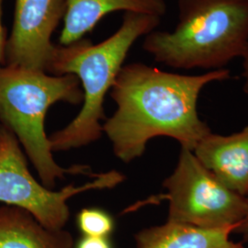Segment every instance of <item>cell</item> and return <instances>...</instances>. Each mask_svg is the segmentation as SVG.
Instances as JSON below:
<instances>
[{"instance_id": "cell-2", "label": "cell", "mask_w": 248, "mask_h": 248, "mask_svg": "<svg viewBox=\"0 0 248 248\" xmlns=\"http://www.w3.org/2000/svg\"><path fill=\"white\" fill-rule=\"evenodd\" d=\"M160 17L126 13L122 26L98 45L81 40L57 47L49 68L55 76L74 75L83 90V106L78 116L62 130L49 136L53 152L81 148L98 141L103 131V103L123 68L124 60L134 43L158 26Z\"/></svg>"}, {"instance_id": "cell-7", "label": "cell", "mask_w": 248, "mask_h": 248, "mask_svg": "<svg viewBox=\"0 0 248 248\" xmlns=\"http://www.w3.org/2000/svg\"><path fill=\"white\" fill-rule=\"evenodd\" d=\"M64 13L65 0H16L7 65L49 71L57 48L51 38Z\"/></svg>"}, {"instance_id": "cell-4", "label": "cell", "mask_w": 248, "mask_h": 248, "mask_svg": "<svg viewBox=\"0 0 248 248\" xmlns=\"http://www.w3.org/2000/svg\"><path fill=\"white\" fill-rule=\"evenodd\" d=\"M83 98L79 80L74 75L51 76L44 71L0 66V120L16 136L42 184L50 189L65 175H95L84 165H58L45 130L50 107L59 101L77 105Z\"/></svg>"}, {"instance_id": "cell-12", "label": "cell", "mask_w": 248, "mask_h": 248, "mask_svg": "<svg viewBox=\"0 0 248 248\" xmlns=\"http://www.w3.org/2000/svg\"><path fill=\"white\" fill-rule=\"evenodd\" d=\"M77 225L83 235L109 237L115 229L112 216L98 208H85L77 215Z\"/></svg>"}, {"instance_id": "cell-6", "label": "cell", "mask_w": 248, "mask_h": 248, "mask_svg": "<svg viewBox=\"0 0 248 248\" xmlns=\"http://www.w3.org/2000/svg\"><path fill=\"white\" fill-rule=\"evenodd\" d=\"M125 178L123 173L112 169L96 174L82 186L70 184L53 191L31 174L16 136L0 124V202L26 210L49 229H64L70 217L68 201L74 196L114 188Z\"/></svg>"}, {"instance_id": "cell-3", "label": "cell", "mask_w": 248, "mask_h": 248, "mask_svg": "<svg viewBox=\"0 0 248 248\" xmlns=\"http://www.w3.org/2000/svg\"><path fill=\"white\" fill-rule=\"evenodd\" d=\"M173 31H152L143 49L177 69L224 68L248 45V0H178Z\"/></svg>"}, {"instance_id": "cell-15", "label": "cell", "mask_w": 248, "mask_h": 248, "mask_svg": "<svg viewBox=\"0 0 248 248\" xmlns=\"http://www.w3.org/2000/svg\"><path fill=\"white\" fill-rule=\"evenodd\" d=\"M243 59V73H242V78L244 79V86L243 89L245 93L248 94V45L246 52L244 55L242 56Z\"/></svg>"}, {"instance_id": "cell-1", "label": "cell", "mask_w": 248, "mask_h": 248, "mask_svg": "<svg viewBox=\"0 0 248 248\" xmlns=\"http://www.w3.org/2000/svg\"><path fill=\"white\" fill-rule=\"evenodd\" d=\"M230 76L226 68L189 76L139 62L123 66L110 89L117 109L102 124L116 157L131 163L158 136L172 138L181 148L194 151L212 133L198 113L200 95L209 84Z\"/></svg>"}, {"instance_id": "cell-13", "label": "cell", "mask_w": 248, "mask_h": 248, "mask_svg": "<svg viewBox=\"0 0 248 248\" xmlns=\"http://www.w3.org/2000/svg\"><path fill=\"white\" fill-rule=\"evenodd\" d=\"M75 248H113L112 244L108 237H98V236H88L83 235L78 243L75 245Z\"/></svg>"}, {"instance_id": "cell-11", "label": "cell", "mask_w": 248, "mask_h": 248, "mask_svg": "<svg viewBox=\"0 0 248 248\" xmlns=\"http://www.w3.org/2000/svg\"><path fill=\"white\" fill-rule=\"evenodd\" d=\"M232 229H203L178 222H167L139 231L136 248H247L231 239Z\"/></svg>"}, {"instance_id": "cell-10", "label": "cell", "mask_w": 248, "mask_h": 248, "mask_svg": "<svg viewBox=\"0 0 248 248\" xmlns=\"http://www.w3.org/2000/svg\"><path fill=\"white\" fill-rule=\"evenodd\" d=\"M0 248H75L68 231L44 226L21 208L0 207Z\"/></svg>"}, {"instance_id": "cell-16", "label": "cell", "mask_w": 248, "mask_h": 248, "mask_svg": "<svg viewBox=\"0 0 248 248\" xmlns=\"http://www.w3.org/2000/svg\"><path fill=\"white\" fill-rule=\"evenodd\" d=\"M247 201H248V211H247V215L244 219V221L241 222L239 227L234 231L235 233H239L242 234L246 239H248V196L247 197Z\"/></svg>"}, {"instance_id": "cell-8", "label": "cell", "mask_w": 248, "mask_h": 248, "mask_svg": "<svg viewBox=\"0 0 248 248\" xmlns=\"http://www.w3.org/2000/svg\"><path fill=\"white\" fill-rule=\"evenodd\" d=\"M196 157L230 189L248 196V126L239 133H210L197 144Z\"/></svg>"}, {"instance_id": "cell-9", "label": "cell", "mask_w": 248, "mask_h": 248, "mask_svg": "<svg viewBox=\"0 0 248 248\" xmlns=\"http://www.w3.org/2000/svg\"><path fill=\"white\" fill-rule=\"evenodd\" d=\"M120 10L161 17L167 11V4L165 0H65L60 44L67 46L78 42L101 18Z\"/></svg>"}, {"instance_id": "cell-14", "label": "cell", "mask_w": 248, "mask_h": 248, "mask_svg": "<svg viewBox=\"0 0 248 248\" xmlns=\"http://www.w3.org/2000/svg\"><path fill=\"white\" fill-rule=\"evenodd\" d=\"M4 0H0V63L5 62L6 58V46H7V39L5 29L2 23V7Z\"/></svg>"}, {"instance_id": "cell-5", "label": "cell", "mask_w": 248, "mask_h": 248, "mask_svg": "<svg viewBox=\"0 0 248 248\" xmlns=\"http://www.w3.org/2000/svg\"><path fill=\"white\" fill-rule=\"evenodd\" d=\"M163 186L167 193L148 202L168 201L169 222L203 229H232L234 232L247 215V197L225 186L193 151L181 148L177 167Z\"/></svg>"}]
</instances>
